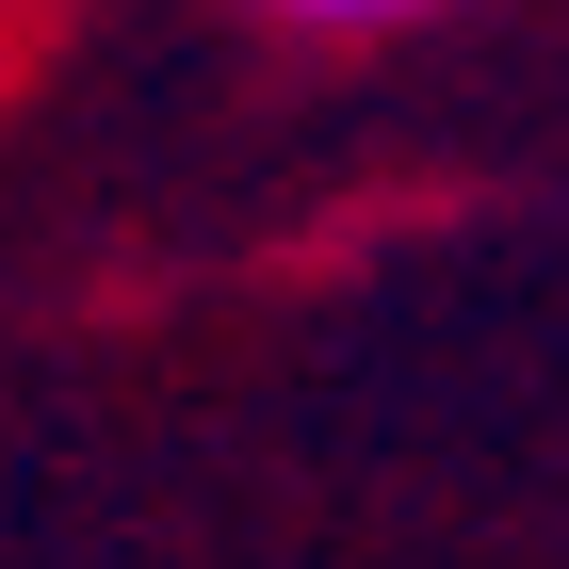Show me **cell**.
<instances>
[{
    "label": "cell",
    "mask_w": 569,
    "mask_h": 569,
    "mask_svg": "<svg viewBox=\"0 0 569 569\" xmlns=\"http://www.w3.org/2000/svg\"><path fill=\"white\" fill-rule=\"evenodd\" d=\"M277 17H326V33H375V17H423V0H277Z\"/></svg>",
    "instance_id": "obj_1"
}]
</instances>
